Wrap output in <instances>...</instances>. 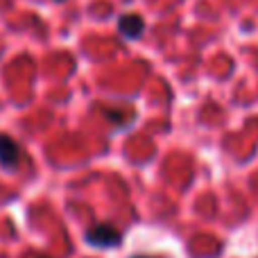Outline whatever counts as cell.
Masks as SVG:
<instances>
[{
    "mask_svg": "<svg viewBox=\"0 0 258 258\" xmlns=\"http://www.w3.org/2000/svg\"><path fill=\"white\" fill-rule=\"evenodd\" d=\"M86 242L98 249H116L120 245V231L111 224H95L84 233Z\"/></svg>",
    "mask_w": 258,
    "mask_h": 258,
    "instance_id": "obj_1",
    "label": "cell"
},
{
    "mask_svg": "<svg viewBox=\"0 0 258 258\" xmlns=\"http://www.w3.org/2000/svg\"><path fill=\"white\" fill-rule=\"evenodd\" d=\"M21 163V147L14 138L5 136L0 134V168H7V170H14L18 168Z\"/></svg>",
    "mask_w": 258,
    "mask_h": 258,
    "instance_id": "obj_2",
    "label": "cell"
},
{
    "mask_svg": "<svg viewBox=\"0 0 258 258\" xmlns=\"http://www.w3.org/2000/svg\"><path fill=\"white\" fill-rule=\"evenodd\" d=\"M118 30H120V34L127 36V39H138V36L143 34V30H145V23H143V18L136 16V14H125V16L118 21Z\"/></svg>",
    "mask_w": 258,
    "mask_h": 258,
    "instance_id": "obj_3",
    "label": "cell"
},
{
    "mask_svg": "<svg viewBox=\"0 0 258 258\" xmlns=\"http://www.w3.org/2000/svg\"><path fill=\"white\" fill-rule=\"evenodd\" d=\"M132 258H154V256H138V254H136V256H132Z\"/></svg>",
    "mask_w": 258,
    "mask_h": 258,
    "instance_id": "obj_4",
    "label": "cell"
}]
</instances>
